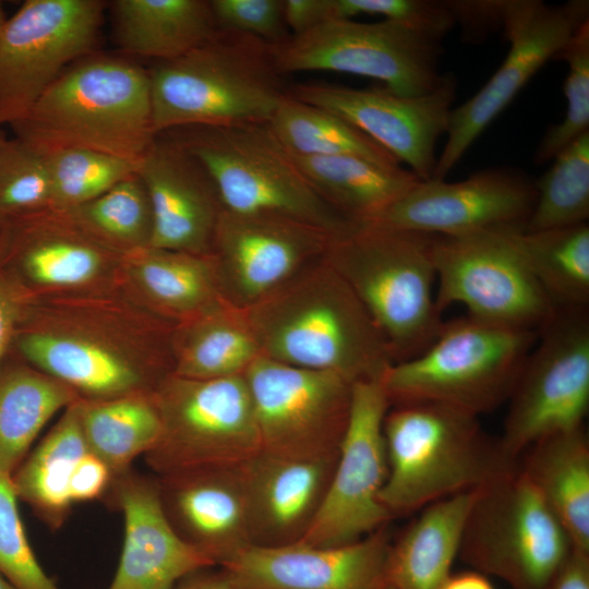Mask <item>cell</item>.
I'll list each match as a JSON object with an SVG mask.
<instances>
[{
  "label": "cell",
  "mask_w": 589,
  "mask_h": 589,
  "mask_svg": "<svg viewBox=\"0 0 589 589\" xmlns=\"http://www.w3.org/2000/svg\"><path fill=\"white\" fill-rule=\"evenodd\" d=\"M99 0H26L0 31V125L21 121L75 61L94 52Z\"/></svg>",
  "instance_id": "14"
},
{
  "label": "cell",
  "mask_w": 589,
  "mask_h": 589,
  "mask_svg": "<svg viewBox=\"0 0 589 589\" xmlns=\"http://www.w3.org/2000/svg\"><path fill=\"white\" fill-rule=\"evenodd\" d=\"M77 400L62 411L49 433L11 477L17 500L32 507L52 530L59 529L70 515L73 505L70 480L77 461L89 450Z\"/></svg>",
  "instance_id": "33"
},
{
  "label": "cell",
  "mask_w": 589,
  "mask_h": 589,
  "mask_svg": "<svg viewBox=\"0 0 589 589\" xmlns=\"http://www.w3.org/2000/svg\"><path fill=\"white\" fill-rule=\"evenodd\" d=\"M243 375L262 450L294 457L338 453L349 420L352 384L333 373L262 356Z\"/></svg>",
  "instance_id": "18"
},
{
  "label": "cell",
  "mask_w": 589,
  "mask_h": 589,
  "mask_svg": "<svg viewBox=\"0 0 589 589\" xmlns=\"http://www.w3.org/2000/svg\"><path fill=\"white\" fill-rule=\"evenodd\" d=\"M261 356L348 383L381 380L394 363L358 297L323 257L243 310Z\"/></svg>",
  "instance_id": "2"
},
{
  "label": "cell",
  "mask_w": 589,
  "mask_h": 589,
  "mask_svg": "<svg viewBox=\"0 0 589 589\" xmlns=\"http://www.w3.org/2000/svg\"><path fill=\"white\" fill-rule=\"evenodd\" d=\"M153 396L161 434L145 460L156 476L239 466L262 450L244 375L196 380L170 374Z\"/></svg>",
  "instance_id": "11"
},
{
  "label": "cell",
  "mask_w": 589,
  "mask_h": 589,
  "mask_svg": "<svg viewBox=\"0 0 589 589\" xmlns=\"http://www.w3.org/2000/svg\"><path fill=\"white\" fill-rule=\"evenodd\" d=\"M163 134L204 166L226 211L291 217L338 236L357 226L315 193L268 122L185 127Z\"/></svg>",
  "instance_id": "8"
},
{
  "label": "cell",
  "mask_w": 589,
  "mask_h": 589,
  "mask_svg": "<svg viewBox=\"0 0 589 589\" xmlns=\"http://www.w3.org/2000/svg\"><path fill=\"white\" fill-rule=\"evenodd\" d=\"M173 327L123 285L29 300L12 347L81 399L104 400L153 394L172 374Z\"/></svg>",
  "instance_id": "1"
},
{
  "label": "cell",
  "mask_w": 589,
  "mask_h": 589,
  "mask_svg": "<svg viewBox=\"0 0 589 589\" xmlns=\"http://www.w3.org/2000/svg\"><path fill=\"white\" fill-rule=\"evenodd\" d=\"M111 13L120 49L159 62L202 46L218 29L206 0H116Z\"/></svg>",
  "instance_id": "31"
},
{
  "label": "cell",
  "mask_w": 589,
  "mask_h": 589,
  "mask_svg": "<svg viewBox=\"0 0 589 589\" xmlns=\"http://www.w3.org/2000/svg\"><path fill=\"white\" fill-rule=\"evenodd\" d=\"M156 481L175 531L215 566L252 545L240 465L187 469Z\"/></svg>",
  "instance_id": "25"
},
{
  "label": "cell",
  "mask_w": 589,
  "mask_h": 589,
  "mask_svg": "<svg viewBox=\"0 0 589 589\" xmlns=\"http://www.w3.org/2000/svg\"><path fill=\"white\" fill-rule=\"evenodd\" d=\"M337 457L261 450L240 465L252 545L283 546L304 538L324 502Z\"/></svg>",
  "instance_id": "26"
},
{
  "label": "cell",
  "mask_w": 589,
  "mask_h": 589,
  "mask_svg": "<svg viewBox=\"0 0 589 589\" xmlns=\"http://www.w3.org/2000/svg\"><path fill=\"white\" fill-rule=\"evenodd\" d=\"M29 299L0 271V370Z\"/></svg>",
  "instance_id": "48"
},
{
  "label": "cell",
  "mask_w": 589,
  "mask_h": 589,
  "mask_svg": "<svg viewBox=\"0 0 589 589\" xmlns=\"http://www.w3.org/2000/svg\"><path fill=\"white\" fill-rule=\"evenodd\" d=\"M537 338L468 315L450 320L424 351L389 365L381 384L390 406L434 404L479 417L508 400Z\"/></svg>",
  "instance_id": "7"
},
{
  "label": "cell",
  "mask_w": 589,
  "mask_h": 589,
  "mask_svg": "<svg viewBox=\"0 0 589 589\" xmlns=\"http://www.w3.org/2000/svg\"><path fill=\"white\" fill-rule=\"evenodd\" d=\"M435 235L376 225L336 236L324 256L382 333L394 363L424 351L445 321L435 302Z\"/></svg>",
  "instance_id": "6"
},
{
  "label": "cell",
  "mask_w": 589,
  "mask_h": 589,
  "mask_svg": "<svg viewBox=\"0 0 589 589\" xmlns=\"http://www.w3.org/2000/svg\"><path fill=\"white\" fill-rule=\"evenodd\" d=\"M8 141V139L5 137L2 129H1V125H0V148L5 144V142Z\"/></svg>",
  "instance_id": "55"
},
{
  "label": "cell",
  "mask_w": 589,
  "mask_h": 589,
  "mask_svg": "<svg viewBox=\"0 0 589 589\" xmlns=\"http://www.w3.org/2000/svg\"><path fill=\"white\" fill-rule=\"evenodd\" d=\"M171 350L172 374L196 380L243 375L261 357L244 311L226 301L176 324Z\"/></svg>",
  "instance_id": "32"
},
{
  "label": "cell",
  "mask_w": 589,
  "mask_h": 589,
  "mask_svg": "<svg viewBox=\"0 0 589 589\" xmlns=\"http://www.w3.org/2000/svg\"><path fill=\"white\" fill-rule=\"evenodd\" d=\"M507 402L500 441L514 459L544 437L585 426L589 409L588 310H557L539 330Z\"/></svg>",
  "instance_id": "13"
},
{
  "label": "cell",
  "mask_w": 589,
  "mask_h": 589,
  "mask_svg": "<svg viewBox=\"0 0 589 589\" xmlns=\"http://www.w3.org/2000/svg\"><path fill=\"white\" fill-rule=\"evenodd\" d=\"M378 589H396V588H394V587H393L392 585H389V584H385V585H383V586H382L381 588H378Z\"/></svg>",
  "instance_id": "56"
},
{
  "label": "cell",
  "mask_w": 589,
  "mask_h": 589,
  "mask_svg": "<svg viewBox=\"0 0 589 589\" xmlns=\"http://www.w3.org/2000/svg\"><path fill=\"white\" fill-rule=\"evenodd\" d=\"M546 589H589V553L574 550Z\"/></svg>",
  "instance_id": "50"
},
{
  "label": "cell",
  "mask_w": 589,
  "mask_h": 589,
  "mask_svg": "<svg viewBox=\"0 0 589 589\" xmlns=\"http://www.w3.org/2000/svg\"><path fill=\"white\" fill-rule=\"evenodd\" d=\"M113 474L98 456L88 450L76 464L70 480V497L74 503L106 497Z\"/></svg>",
  "instance_id": "47"
},
{
  "label": "cell",
  "mask_w": 589,
  "mask_h": 589,
  "mask_svg": "<svg viewBox=\"0 0 589 589\" xmlns=\"http://www.w3.org/2000/svg\"><path fill=\"white\" fill-rule=\"evenodd\" d=\"M123 254L89 235L67 209L3 217L0 271L29 299L124 285Z\"/></svg>",
  "instance_id": "15"
},
{
  "label": "cell",
  "mask_w": 589,
  "mask_h": 589,
  "mask_svg": "<svg viewBox=\"0 0 589 589\" xmlns=\"http://www.w3.org/2000/svg\"><path fill=\"white\" fill-rule=\"evenodd\" d=\"M568 64L564 83L567 101L564 120L551 125L534 152L536 164L553 159L563 148L589 131V21L582 23L553 57Z\"/></svg>",
  "instance_id": "41"
},
{
  "label": "cell",
  "mask_w": 589,
  "mask_h": 589,
  "mask_svg": "<svg viewBox=\"0 0 589 589\" xmlns=\"http://www.w3.org/2000/svg\"><path fill=\"white\" fill-rule=\"evenodd\" d=\"M292 156L315 193L357 226L374 223L421 181L400 166L356 156Z\"/></svg>",
  "instance_id": "30"
},
{
  "label": "cell",
  "mask_w": 589,
  "mask_h": 589,
  "mask_svg": "<svg viewBox=\"0 0 589 589\" xmlns=\"http://www.w3.org/2000/svg\"><path fill=\"white\" fill-rule=\"evenodd\" d=\"M278 73L329 71L375 79L401 96L434 91L441 40L402 24L330 20L269 46Z\"/></svg>",
  "instance_id": "12"
},
{
  "label": "cell",
  "mask_w": 589,
  "mask_h": 589,
  "mask_svg": "<svg viewBox=\"0 0 589 589\" xmlns=\"http://www.w3.org/2000/svg\"><path fill=\"white\" fill-rule=\"evenodd\" d=\"M269 125L294 156H356L385 166L398 160L354 125L323 108L298 100L289 93Z\"/></svg>",
  "instance_id": "37"
},
{
  "label": "cell",
  "mask_w": 589,
  "mask_h": 589,
  "mask_svg": "<svg viewBox=\"0 0 589 589\" xmlns=\"http://www.w3.org/2000/svg\"><path fill=\"white\" fill-rule=\"evenodd\" d=\"M7 15H5V12H4V8H3V3L2 1H0V31L4 24V22L7 21Z\"/></svg>",
  "instance_id": "54"
},
{
  "label": "cell",
  "mask_w": 589,
  "mask_h": 589,
  "mask_svg": "<svg viewBox=\"0 0 589 589\" xmlns=\"http://www.w3.org/2000/svg\"><path fill=\"white\" fill-rule=\"evenodd\" d=\"M217 28L247 34L276 45L291 34L285 22V0H211Z\"/></svg>",
  "instance_id": "45"
},
{
  "label": "cell",
  "mask_w": 589,
  "mask_h": 589,
  "mask_svg": "<svg viewBox=\"0 0 589 589\" xmlns=\"http://www.w3.org/2000/svg\"><path fill=\"white\" fill-rule=\"evenodd\" d=\"M588 1L550 5L538 0H507L503 29L509 49L488 83L452 110L446 144L432 179L445 180L473 142L509 105L530 79L589 21Z\"/></svg>",
  "instance_id": "16"
},
{
  "label": "cell",
  "mask_w": 589,
  "mask_h": 589,
  "mask_svg": "<svg viewBox=\"0 0 589 589\" xmlns=\"http://www.w3.org/2000/svg\"><path fill=\"white\" fill-rule=\"evenodd\" d=\"M383 429L387 477L380 502L393 518L478 490L518 464L478 417L445 406H390Z\"/></svg>",
  "instance_id": "4"
},
{
  "label": "cell",
  "mask_w": 589,
  "mask_h": 589,
  "mask_svg": "<svg viewBox=\"0 0 589 589\" xmlns=\"http://www.w3.org/2000/svg\"><path fill=\"white\" fill-rule=\"evenodd\" d=\"M24 362V361H23ZM79 395L24 363L0 370V473L12 477L44 426Z\"/></svg>",
  "instance_id": "34"
},
{
  "label": "cell",
  "mask_w": 589,
  "mask_h": 589,
  "mask_svg": "<svg viewBox=\"0 0 589 589\" xmlns=\"http://www.w3.org/2000/svg\"><path fill=\"white\" fill-rule=\"evenodd\" d=\"M576 551L589 553V441L585 426L544 437L518 458Z\"/></svg>",
  "instance_id": "29"
},
{
  "label": "cell",
  "mask_w": 589,
  "mask_h": 589,
  "mask_svg": "<svg viewBox=\"0 0 589 589\" xmlns=\"http://www.w3.org/2000/svg\"><path fill=\"white\" fill-rule=\"evenodd\" d=\"M123 516L120 561L108 589H171L184 577L215 566L170 525L156 478L131 469L115 477L106 495Z\"/></svg>",
  "instance_id": "24"
},
{
  "label": "cell",
  "mask_w": 589,
  "mask_h": 589,
  "mask_svg": "<svg viewBox=\"0 0 589 589\" xmlns=\"http://www.w3.org/2000/svg\"><path fill=\"white\" fill-rule=\"evenodd\" d=\"M11 128L41 154L81 148L139 161L156 137L148 71L93 52L69 65Z\"/></svg>",
  "instance_id": "3"
},
{
  "label": "cell",
  "mask_w": 589,
  "mask_h": 589,
  "mask_svg": "<svg viewBox=\"0 0 589 589\" xmlns=\"http://www.w3.org/2000/svg\"><path fill=\"white\" fill-rule=\"evenodd\" d=\"M284 13L291 35H298L326 21L325 0H285Z\"/></svg>",
  "instance_id": "49"
},
{
  "label": "cell",
  "mask_w": 589,
  "mask_h": 589,
  "mask_svg": "<svg viewBox=\"0 0 589 589\" xmlns=\"http://www.w3.org/2000/svg\"><path fill=\"white\" fill-rule=\"evenodd\" d=\"M17 501L11 477L0 473V574L15 589H61L29 544Z\"/></svg>",
  "instance_id": "43"
},
{
  "label": "cell",
  "mask_w": 589,
  "mask_h": 589,
  "mask_svg": "<svg viewBox=\"0 0 589 589\" xmlns=\"http://www.w3.org/2000/svg\"><path fill=\"white\" fill-rule=\"evenodd\" d=\"M478 490L434 502L392 541L386 581L396 589H442L459 553Z\"/></svg>",
  "instance_id": "28"
},
{
  "label": "cell",
  "mask_w": 589,
  "mask_h": 589,
  "mask_svg": "<svg viewBox=\"0 0 589 589\" xmlns=\"http://www.w3.org/2000/svg\"><path fill=\"white\" fill-rule=\"evenodd\" d=\"M361 14L383 16L440 40L455 25L445 0H325L326 21Z\"/></svg>",
  "instance_id": "44"
},
{
  "label": "cell",
  "mask_w": 589,
  "mask_h": 589,
  "mask_svg": "<svg viewBox=\"0 0 589 589\" xmlns=\"http://www.w3.org/2000/svg\"><path fill=\"white\" fill-rule=\"evenodd\" d=\"M464 37L481 40L492 31L503 28L507 0H445Z\"/></svg>",
  "instance_id": "46"
},
{
  "label": "cell",
  "mask_w": 589,
  "mask_h": 589,
  "mask_svg": "<svg viewBox=\"0 0 589 589\" xmlns=\"http://www.w3.org/2000/svg\"><path fill=\"white\" fill-rule=\"evenodd\" d=\"M199 570L181 579L171 589H238L220 569L216 573Z\"/></svg>",
  "instance_id": "51"
},
{
  "label": "cell",
  "mask_w": 589,
  "mask_h": 589,
  "mask_svg": "<svg viewBox=\"0 0 589 589\" xmlns=\"http://www.w3.org/2000/svg\"><path fill=\"white\" fill-rule=\"evenodd\" d=\"M1 220H2V217L0 216V223H1Z\"/></svg>",
  "instance_id": "57"
},
{
  "label": "cell",
  "mask_w": 589,
  "mask_h": 589,
  "mask_svg": "<svg viewBox=\"0 0 589 589\" xmlns=\"http://www.w3.org/2000/svg\"><path fill=\"white\" fill-rule=\"evenodd\" d=\"M82 431L89 450L113 478L131 469L161 434V419L153 394H133L104 400H77Z\"/></svg>",
  "instance_id": "35"
},
{
  "label": "cell",
  "mask_w": 589,
  "mask_h": 589,
  "mask_svg": "<svg viewBox=\"0 0 589 589\" xmlns=\"http://www.w3.org/2000/svg\"><path fill=\"white\" fill-rule=\"evenodd\" d=\"M389 407L381 380L351 385L349 420L327 493L311 528L298 543L344 545L393 519L380 502L387 477L383 428Z\"/></svg>",
  "instance_id": "17"
},
{
  "label": "cell",
  "mask_w": 589,
  "mask_h": 589,
  "mask_svg": "<svg viewBox=\"0 0 589 589\" xmlns=\"http://www.w3.org/2000/svg\"><path fill=\"white\" fill-rule=\"evenodd\" d=\"M52 207L46 158L16 137L0 148V216Z\"/></svg>",
  "instance_id": "42"
},
{
  "label": "cell",
  "mask_w": 589,
  "mask_h": 589,
  "mask_svg": "<svg viewBox=\"0 0 589 589\" xmlns=\"http://www.w3.org/2000/svg\"><path fill=\"white\" fill-rule=\"evenodd\" d=\"M122 268L127 289L175 325L225 301L211 254L146 247L124 254Z\"/></svg>",
  "instance_id": "27"
},
{
  "label": "cell",
  "mask_w": 589,
  "mask_h": 589,
  "mask_svg": "<svg viewBox=\"0 0 589 589\" xmlns=\"http://www.w3.org/2000/svg\"><path fill=\"white\" fill-rule=\"evenodd\" d=\"M456 86L454 74L448 73L434 91L419 96H401L385 87L312 83L296 85L288 93L348 121L428 181L436 166V142L448 129Z\"/></svg>",
  "instance_id": "20"
},
{
  "label": "cell",
  "mask_w": 589,
  "mask_h": 589,
  "mask_svg": "<svg viewBox=\"0 0 589 589\" xmlns=\"http://www.w3.org/2000/svg\"><path fill=\"white\" fill-rule=\"evenodd\" d=\"M336 236L291 217L224 209L211 249L221 298L254 305L323 259Z\"/></svg>",
  "instance_id": "19"
},
{
  "label": "cell",
  "mask_w": 589,
  "mask_h": 589,
  "mask_svg": "<svg viewBox=\"0 0 589 589\" xmlns=\"http://www.w3.org/2000/svg\"><path fill=\"white\" fill-rule=\"evenodd\" d=\"M387 525L344 545H251L219 565L238 589H378L392 544Z\"/></svg>",
  "instance_id": "22"
},
{
  "label": "cell",
  "mask_w": 589,
  "mask_h": 589,
  "mask_svg": "<svg viewBox=\"0 0 589 589\" xmlns=\"http://www.w3.org/2000/svg\"><path fill=\"white\" fill-rule=\"evenodd\" d=\"M519 241L528 267L556 310H588V223L534 232L524 227Z\"/></svg>",
  "instance_id": "36"
},
{
  "label": "cell",
  "mask_w": 589,
  "mask_h": 589,
  "mask_svg": "<svg viewBox=\"0 0 589 589\" xmlns=\"http://www.w3.org/2000/svg\"><path fill=\"white\" fill-rule=\"evenodd\" d=\"M525 225H505L473 233L436 236L432 260L442 311L464 304L478 321L539 333L556 308L533 277L519 236Z\"/></svg>",
  "instance_id": "10"
},
{
  "label": "cell",
  "mask_w": 589,
  "mask_h": 589,
  "mask_svg": "<svg viewBox=\"0 0 589 589\" xmlns=\"http://www.w3.org/2000/svg\"><path fill=\"white\" fill-rule=\"evenodd\" d=\"M536 182L537 197L525 230L534 232L588 223L589 131L563 148Z\"/></svg>",
  "instance_id": "38"
},
{
  "label": "cell",
  "mask_w": 589,
  "mask_h": 589,
  "mask_svg": "<svg viewBox=\"0 0 589 589\" xmlns=\"http://www.w3.org/2000/svg\"><path fill=\"white\" fill-rule=\"evenodd\" d=\"M0 589H15V588L0 574Z\"/></svg>",
  "instance_id": "53"
},
{
  "label": "cell",
  "mask_w": 589,
  "mask_h": 589,
  "mask_svg": "<svg viewBox=\"0 0 589 589\" xmlns=\"http://www.w3.org/2000/svg\"><path fill=\"white\" fill-rule=\"evenodd\" d=\"M43 155L51 182L52 207L59 209H71L96 199L136 173L140 163L81 148Z\"/></svg>",
  "instance_id": "40"
},
{
  "label": "cell",
  "mask_w": 589,
  "mask_h": 589,
  "mask_svg": "<svg viewBox=\"0 0 589 589\" xmlns=\"http://www.w3.org/2000/svg\"><path fill=\"white\" fill-rule=\"evenodd\" d=\"M67 211L89 235L123 255L149 247L152 207L137 172L96 199Z\"/></svg>",
  "instance_id": "39"
},
{
  "label": "cell",
  "mask_w": 589,
  "mask_h": 589,
  "mask_svg": "<svg viewBox=\"0 0 589 589\" xmlns=\"http://www.w3.org/2000/svg\"><path fill=\"white\" fill-rule=\"evenodd\" d=\"M442 589H494L485 575L477 572L450 574Z\"/></svg>",
  "instance_id": "52"
},
{
  "label": "cell",
  "mask_w": 589,
  "mask_h": 589,
  "mask_svg": "<svg viewBox=\"0 0 589 589\" xmlns=\"http://www.w3.org/2000/svg\"><path fill=\"white\" fill-rule=\"evenodd\" d=\"M537 197L536 182L508 168L477 171L465 180L420 181L374 223L381 227L457 237L525 225Z\"/></svg>",
  "instance_id": "21"
},
{
  "label": "cell",
  "mask_w": 589,
  "mask_h": 589,
  "mask_svg": "<svg viewBox=\"0 0 589 589\" xmlns=\"http://www.w3.org/2000/svg\"><path fill=\"white\" fill-rule=\"evenodd\" d=\"M148 74L156 136L185 127L269 122L288 94L268 44L219 28Z\"/></svg>",
  "instance_id": "5"
},
{
  "label": "cell",
  "mask_w": 589,
  "mask_h": 589,
  "mask_svg": "<svg viewBox=\"0 0 589 589\" xmlns=\"http://www.w3.org/2000/svg\"><path fill=\"white\" fill-rule=\"evenodd\" d=\"M573 551L566 531L517 464L479 489L458 556L510 589H546Z\"/></svg>",
  "instance_id": "9"
},
{
  "label": "cell",
  "mask_w": 589,
  "mask_h": 589,
  "mask_svg": "<svg viewBox=\"0 0 589 589\" xmlns=\"http://www.w3.org/2000/svg\"><path fill=\"white\" fill-rule=\"evenodd\" d=\"M137 175L152 207L149 247L211 254L224 206L204 166L169 135H157Z\"/></svg>",
  "instance_id": "23"
}]
</instances>
